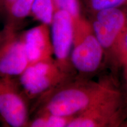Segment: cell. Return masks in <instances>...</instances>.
<instances>
[{"label": "cell", "instance_id": "7c38bea8", "mask_svg": "<svg viewBox=\"0 0 127 127\" xmlns=\"http://www.w3.org/2000/svg\"><path fill=\"white\" fill-rule=\"evenodd\" d=\"M55 8L68 12L74 21L81 18V9L78 0H53Z\"/></svg>", "mask_w": 127, "mask_h": 127}, {"label": "cell", "instance_id": "2e32d148", "mask_svg": "<svg viewBox=\"0 0 127 127\" xmlns=\"http://www.w3.org/2000/svg\"><path fill=\"white\" fill-rule=\"evenodd\" d=\"M13 1L14 0H0L5 11L7 10V9L9 7V6L10 5V4H11Z\"/></svg>", "mask_w": 127, "mask_h": 127}, {"label": "cell", "instance_id": "8992f818", "mask_svg": "<svg viewBox=\"0 0 127 127\" xmlns=\"http://www.w3.org/2000/svg\"><path fill=\"white\" fill-rule=\"evenodd\" d=\"M103 50L93 32L86 34L77 41L71 50L72 64L81 72H94L102 61Z\"/></svg>", "mask_w": 127, "mask_h": 127}, {"label": "cell", "instance_id": "4fadbf2b", "mask_svg": "<svg viewBox=\"0 0 127 127\" xmlns=\"http://www.w3.org/2000/svg\"><path fill=\"white\" fill-rule=\"evenodd\" d=\"M91 9L95 12L104 9L120 8L127 4V0H87Z\"/></svg>", "mask_w": 127, "mask_h": 127}, {"label": "cell", "instance_id": "7402d4cb", "mask_svg": "<svg viewBox=\"0 0 127 127\" xmlns=\"http://www.w3.org/2000/svg\"></svg>", "mask_w": 127, "mask_h": 127}, {"label": "cell", "instance_id": "5bb4252c", "mask_svg": "<svg viewBox=\"0 0 127 127\" xmlns=\"http://www.w3.org/2000/svg\"><path fill=\"white\" fill-rule=\"evenodd\" d=\"M69 121L70 120L67 117H60L47 114L46 127H65Z\"/></svg>", "mask_w": 127, "mask_h": 127}, {"label": "cell", "instance_id": "9c48e42d", "mask_svg": "<svg viewBox=\"0 0 127 127\" xmlns=\"http://www.w3.org/2000/svg\"><path fill=\"white\" fill-rule=\"evenodd\" d=\"M55 11L53 0H34L30 15L41 24L50 26Z\"/></svg>", "mask_w": 127, "mask_h": 127}, {"label": "cell", "instance_id": "277c9868", "mask_svg": "<svg viewBox=\"0 0 127 127\" xmlns=\"http://www.w3.org/2000/svg\"><path fill=\"white\" fill-rule=\"evenodd\" d=\"M19 88L31 97L42 94L50 89L55 79V69L50 62L30 64L18 78Z\"/></svg>", "mask_w": 127, "mask_h": 127}, {"label": "cell", "instance_id": "44dd1931", "mask_svg": "<svg viewBox=\"0 0 127 127\" xmlns=\"http://www.w3.org/2000/svg\"></svg>", "mask_w": 127, "mask_h": 127}, {"label": "cell", "instance_id": "5b68a950", "mask_svg": "<svg viewBox=\"0 0 127 127\" xmlns=\"http://www.w3.org/2000/svg\"><path fill=\"white\" fill-rule=\"evenodd\" d=\"M50 26L52 52L59 61L67 58L74 41V20L65 11L57 9Z\"/></svg>", "mask_w": 127, "mask_h": 127}, {"label": "cell", "instance_id": "ffe728a7", "mask_svg": "<svg viewBox=\"0 0 127 127\" xmlns=\"http://www.w3.org/2000/svg\"><path fill=\"white\" fill-rule=\"evenodd\" d=\"M4 127H6V126H5V125H4Z\"/></svg>", "mask_w": 127, "mask_h": 127}, {"label": "cell", "instance_id": "52a82bcc", "mask_svg": "<svg viewBox=\"0 0 127 127\" xmlns=\"http://www.w3.org/2000/svg\"><path fill=\"white\" fill-rule=\"evenodd\" d=\"M90 98L81 90L70 88L54 95L45 106V113L69 118L88 107Z\"/></svg>", "mask_w": 127, "mask_h": 127}, {"label": "cell", "instance_id": "30bf717a", "mask_svg": "<svg viewBox=\"0 0 127 127\" xmlns=\"http://www.w3.org/2000/svg\"><path fill=\"white\" fill-rule=\"evenodd\" d=\"M34 0H14L5 11L8 21L7 24L15 27V24L30 15Z\"/></svg>", "mask_w": 127, "mask_h": 127}, {"label": "cell", "instance_id": "7a4b0ae2", "mask_svg": "<svg viewBox=\"0 0 127 127\" xmlns=\"http://www.w3.org/2000/svg\"><path fill=\"white\" fill-rule=\"evenodd\" d=\"M29 64L20 36L7 24L0 38V77L17 78Z\"/></svg>", "mask_w": 127, "mask_h": 127}, {"label": "cell", "instance_id": "ac0fdd59", "mask_svg": "<svg viewBox=\"0 0 127 127\" xmlns=\"http://www.w3.org/2000/svg\"><path fill=\"white\" fill-rule=\"evenodd\" d=\"M107 124H105V125H102V126H101V127H111V126H107V125H106Z\"/></svg>", "mask_w": 127, "mask_h": 127}, {"label": "cell", "instance_id": "9a60e30c", "mask_svg": "<svg viewBox=\"0 0 127 127\" xmlns=\"http://www.w3.org/2000/svg\"><path fill=\"white\" fill-rule=\"evenodd\" d=\"M47 114L45 113L35 118L31 123L28 124V127H46Z\"/></svg>", "mask_w": 127, "mask_h": 127}, {"label": "cell", "instance_id": "e0dca14e", "mask_svg": "<svg viewBox=\"0 0 127 127\" xmlns=\"http://www.w3.org/2000/svg\"><path fill=\"white\" fill-rule=\"evenodd\" d=\"M124 44H125V46L127 48V31L126 32V33H125V36H124Z\"/></svg>", "mask_w": 127, "mask_h": 127}, {"label": "cell", "instance_id": "d6986e66", "mask_svg": "<svg viewBox=\"0 0 127 127\" xmlns=\"http://www.w3.org/2000/svg\"><path fill=\"white\" fill-rule=\"evenodd\" d=\"M1 34H2V31H1V30H0V38H1Z\"/></svg>", "mask_w": 127, "mask_h": 127}, {"label": "cell", "instance_id": "8fae6325", "mask_svg": "<svg viewBox=\"0 0 127 127\" xmlns=\"http://www.w3.org/2000/svg\"><path fill=\"white\" fill-rule=\"evenodd\" d=\"M105 124L101 117L87 115L70 120L65 127H100Z\"/></svg>", "mask_w": 127, "mask_h": 127}, {"label": "cell", "instance_id": "6da1fadb", "mask_svg": "<svg viewBox=\"0 0 127 127\" xmlns=\"http://www.w3.org/2000/svg\"><path fill=\"white\" fill-rule=\"evenodd\" d=\"M0 121L7 127H28V108L16 79L0 77Z\"/></svg>", "mask_w": 127, "mask_h": 127}, {"label": "cell", "instance_id": "3957f363", "mask_svg": "<svg viewBox=\"0 0 127 127\" xmlns=\"http://www.w3.org/2000/svg\"><path fill=\"white\" fill-rule=\"evenodd\" d=\"M127 14L120 8H110L95 12L92 29L103 48L111 47L124 29Z\"/></svg>", "mask_w": 127, "mask_h": 127}, {"label": "cell", "instance_id": "ba28073f", "mask_svg": "<svg viewBox=\"0 0 127 127\" xmlns=\"http://www.w3.org/2000/svg\"><path fill=\"white\" fill-rule=\"evenodd\" d=\"M49 25L41 24L25 31L20 38L30 64L50 60L52 52Z\"/></svg>", "mask_w": 127, "mask_h": 127}]
</instances>
